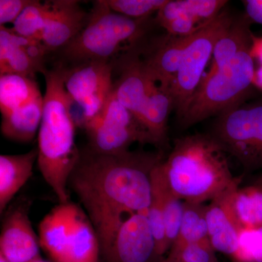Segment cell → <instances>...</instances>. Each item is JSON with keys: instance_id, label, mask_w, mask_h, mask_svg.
<instances>
[{"instance_id": "cell-1", "label": "cell", "mask_w": 262, "mask_h": 262, "mask_svg": "<svg viewBox=\"0 0 262 262\" xmlns=\"http://www.w3.org/2000/svg\"><path fill=\"white\" fill-rule=\"evenodd\" d=\"M165 158V152L159 149L116 155L100 154L88 146L80 150L69 187L94 225L101 254L129 217L148 213L151 173Z\"/></svg>"}, {"instance_id": "cell-2", "label": "cell", "mask_w": 262, "mask_h": 262, "mask_svg": "<svg viewBox=\"0 0 262 262\" xmlns=\"http://www.w3.org/2000/svg\"><path fill=\"white\" fill-rule=\"evenodd\" d=\"M43 75L46 89L38 131V168L59 203H67L71 201L69 181L80 156L75 144V103L63 84V63Z\"/></svg>"}, {"instance_id": "cell-3", "label": "cell", "mask_w": 262, "mask_h": 262, "mask_svg": "<svg viewBox=\"0 0 262 262\" xmlns=\"http://www.w3.org/2000/svg\"><path fill=\"white\" fill-rule=\"evenodd\" d=\"M160 167L170 192L187 203L213 201L241 182L231 172L227 153L210 134L176 139Z\"/></svg>"}, {"instance_id": "cell-4", "label": "cell", "mask_w": 262, "mask_h": 262, "mask_svg": "<svg viewBox=\"0 0 262 262\" xmlns=\"http://www.w3.org/2000/svg\"><path fill=\"white\" fill-rule=\"evenodd\" d=\"M157 25L155 17L128 18L115 13L106 0L94 2L89 21L83 30L61 50L71 65L91 61H114L120 53L139 47Z\"/></svg>"}, {"instance_id": "cell-5", "label": "cell", "mask_w": 262, "mask_h": 262, "mask_svg": "<svg viewBox=\"0 0 262 262\" xmlns=\"http://www.w3.org/2000/svg\"><path fill=\"white\" fill-rule=\"evenodd\" d=\"M251 47L239 52L218 70L207 73L179 118L183 127L192 126L208 117H217L246 102L254 79Z\"/></svg>"}, {"instance_id": "cell-6", "label": "cell", "mask_w": 262, "mask_h": 262, "mask_svg": "<svg viewBox=\"0 0 262 262\" xmlns=\"http://www.w3.org/2000/svg\"><path fill=\"white\" fill-rule=\"evenodd\" d=\"M41 248L52 262H101L94 225L80 205L59 203L39 225Z\"/></svg>"}, {"instance_id": "cell-7", "label": "cell", "mask_w": 262, "mask_h": 262, "mask_svg": "<svg viewBox=\"0 0 262 262\" xmlns=\"http://www.w3.org/2000/svg\"><path fill=\"white\" fill-rule=\"evenodd\" d=\"M210 135L246 171L262 169V101L244 102L221 114Z\"/></svg>"}, {"instance_id": "cell-8", "label": "cell", "mask_w": 262, "mask_h": 262, "mask_svg": "<svg viewBox=\"0 0 262 262\" xmlns=\"http://www.w3.org/2000/svg\"><path fill=\"white\" fill-rule=\"evenodd\" d=\"M234 19L225 8L216 18L189 37L178 73L170 88L179 119L203 80L215 43L232 25Z\"/></svg>"}, {"instance_id": "cell-9", "label": "cell", "mask_w": 262, "mask_h": 262, "mask_svg": "<svg viewBox=\"0 0 262 262\" xmlns=\"http://www.w3.org/2000/svg\"><path fill=\"white\" fill-rule=\"evenodd\" d=\"M83 128L89 138L88 147L100 154L127 152L136 142L155 146L147 130L119 102L113 91L101 114Z\"/></svg>"}, {"instance_id": "cell-10", "label": "cell", "mask_w": 262, "mask_h": 262, "mask_svg": "<svg viewBox=\"0 0 262 262\" xmlns=\"http://www.w3.org/2000/svg\"><path fill=\"white\" fill-rule=\"evenodd\" d=\"M115 63L108 61L82 62L67 67L63 63V84L81 113L83 127L101 114L113 93Z\"/></svg>"}, {"instance_id": "cell-11", "label": "cell", "mask_w": 262, "mask_h": 262, "mask_svg": "<svg viewBox=\"0 0 262 262\" xmlns=\"http://www.w3.org/2000/svg\"><path fill=\"white\" fill-rule=\"evenodd\" d=\"M103 262H163L150 228L147 213L131 215L117 230L101 253Z\"/></svg>"}, {"instance_id": "cell-12", "label": "cell", "mask_w": 262, "mask_h": 262, "mask_svg": "<svg viewBox=\"0 0 262 262\" xmlns=\"http://www.w3.org/2000/svg\"><path fill=\"white\" fill-rule=\"evenodd\" d=\"M28 202H22L7 211L0 234V256L8 262H29L40 255L39 235L29 218Z\"/></svg>"}, {"instance_id": "cell-13", "label": "cell", "mask_w": 262, "mask_h": 262, "mask_svg": "<svg viewBox=\"0 0 262 262\" xmlns=\"http://www.w3.org/2000/svg\"><path fill=\"white\" fill-rule=\"evenodd\" d=\"M48 52L40 41L15 34L11 28L0 27V76L17 75L34 77L44 73Z\"/></svg>"}, {"instance_id": "cell-14", "label": "cell", "mask_w": 262, "mask_h": 262, "mask_svg": "<svg viewBox=\"0 0 262 262\" xmlns=\"http://www.w3.org/2000/svg\"><path fill=\"white\" fill-rule=\"evenodd\" d=\"M142 47L134 48L118 58L120 76L114 83L113 89L119 102L139 122L150 90L156 82L148 75L141 61Z\"/></svg>"}, {"instance_id": "cell-15", "label": "cell", "mask_w": 262, "mask_h": 262, "mask_svg": "<svg viewBox=\"0 0 262 262\" xmlns=\"http://www.w3.org/2000/svg\"><path fill=\"white\" fill-rule=\"evenodd\" d=\"M42 42L48 53L61 51L78 36L89 21V13L75 0L50 1Z\"/></svg>"}, {"instance_id": "cell-16", "label": "cell", "mask_w": 262, "mask_h": 262, "mask_svg": "<svg viewBox=\"0 0 262 262\" xmlns=\"http://www.w3.org/2000/svg\"><path fill=\"white\" fill-rule=\"evenodd\" d=\"M189 37L166 33L144 45L141 61L148 75L157 83L170 89L178 73Z\"/></svg>"}, {"instance_id": "cell-17", "label": "cell", "mask_w": 262, "mask_h": 262, "mask_svg": "<svg viewBox=\"0 0 262 262\" xmlns=\"http://www.w3.org/2000/svg\"><path fill=\"white\" fill-rule=\"evenodd\" d=\"M236 189L215 198L206 206L208 238L212 247L235 261L238 257L241 234L244 230L231 203V194Z\"/></svg>"}, {"instance_id": "cell-18", "label": "cell", "mask_w": 262, "mask_h": 262, "mask_svg": "<svg viewBox=\"0 0 262 262\" xmlns=\"http://www.w3.org/2000/svg\"><path fill=\"white\" fill-rule=\"evenodd\" d=\"M174 110L173 96L170 89L155 82L139 117V122L147 130L159 150L168 146V120Z\"/></svg>"}, {"instance_id": "cell-19", "label": "cell", "mask_w": 262, "mask_h": 262, "mask_svg": "<svg viewBox=\"0 0 262 262\" xmlns=\"http://www.w3.org/2000/svg\"><path fill=\"white\" fill-rule=\"evenodd\" d=\"M38 149L20 155L0 156V213L3 215L15 194L32 177Z\"/></svg>"}, {"instance_id": "cell-20", "label": "cell", "mask_w": 262, "mask_h": 262, "mask_svg": "<svg viewBox=\"0 0 262 262\" xmlns=\"http://www.w3.org/2000/svg\"><path fill=\"white\" fill-rule=\"evenodd\" d=\"M42 112L43 96L40 94L24 106L2 116V134L11 141L30 142L39 131Z\"/></svg>"}, {"instance_id": "cell-21", "label": "cell", "mask_w": 262, "mask_h": 262, "mask_svg": "<svg viewBox=\"0 0 262 262\" xmlns=\"http://www.w3.org/2000/svg\"><path fill=\"white\" fill-rule=\"evenodd\" d=\"M251 24L246 14L234 17L232 25L215 43L208 73L227 64L239 52L251 47L254 35L251 30Z\"/></svg>"}, {"instance_id": "cell-22", "label": "cell", "mask_w": 262, "mask_h": 262, "mask_svg": "<svg viewBox=\"0 0 262 262\" xmlns=\"http://www.w3.org/2000/svg\"><path fill=\"white\" fill-rule=\"evenodd\" d=\"M232 209L244 229L262 227V178L252 184L238 187L231 194Z\"/></svg>"}, {"instance_id": "cell-23", "label": "cell", "mask_w": 262, "mask_h": 262, "mask_svg": "<svg viewBox=\"0 0 262 262\" xmlns=\"http://www.w3.org/2000/svg\"><path fill=\"white\" fill-rule=\"evenodd\" d=\"M160 163L151 173V196L147 218L158 254L165 258V255L168 253L165 233V201L168 185L160 169Z\"/></svg>"}, {"instance_id": "cell-24", "label": "cell", "mask_w": 262, "mask_h": 262, "mask_svg": "<svg viewBox=\"0 0 262 262\" xmlns=\"http://www.w3.org/2000/svg\"><path fill=\"white\" fill-rule=\"evenodd\" d=\"M41 94L32 77L17 75L0 76V111L2 116L24 106Z\"/></svg>"}, {"instance_id": "cell-25", "label": "cell", "mask_w": 262, "mask_h": 262, "mask_svg": "<svg viewBox=\"0 0 262 262\" xmlns=\"http://www.w3.org/2000/svg\"><path fill=\"white\" fill-rule=\"evenodd\" d=\"M155 19L158 27L168 34L178 37H189L203 28L188 14L182 0H168L156 13Z\"/></svg>"}, {"instance_id": "cell-26", "label": "cell", "mask_w": 262, "mask_h": 262, "mask_svg": "<svg viewBox=\"0 0 262 262\" xmlns=\"http://www.w3.org/2000/svg\"><path fill=\"white\" fill-rule=\"evenodd\" d=\"M206 239H209L206 221V206L203 203L185 202L184 216L178 237L170 248L182 247Z\"/></svg>"}, {"instance_id": "cell-27", "label": "cell", "mask_w": 262, "mask_h": 262, "mask_svg": "<svg viewBox=\"0 0 262 262\" xmlns=\"http://www.w3.org/2000/svg\"><path fill=\"white\" fill-rule=\"evenodd\" d=\"M50 1L32 0L13 23L12 30L20 37L42 42L43 29L47 20Z\"/></svg>"}, {"instance_id": "cell-28", "label": "cell", "mask_w": 262, "mask_h": 262, "mask_svg": "<svg viewBox=\"0 0 262 262\" xmlns=\"http://www.w3.org/2000/svg\"><path fill=\"white\" fill-rule=\"evenodd\" d=\"M209 239L172 248L163 262H220Z\"/></svg>"}, {"instance_id": "cell-29", "label": "cell", "mask_w": 262, "mask_h": 262, "mask_svg": "<svg viewBox=\"0 0 262 262\" xmlns=\"http://www.w3.org/2000/svg\"><path fill=\"white\" fill-rule=\"evenodd\" d=\"M168 0H106V3L115 13L128 18H149L165 5Z\"/></svg>"}, {"instance_id": "cell-30", "label": "cell", "mask_w": 262, "mask_h": 262, "mask_svg": "<svg viewBox=\"0 0 262 262\" xmlns=\"http://www.w3.org/2000/svg\"><path fill=\"white\" fill-rule=\"evenodd\" d=\"M184 208L185 202L174 195L168 187L165 201V242L168 252L178 237Z\"/></svg>"}, {"instance_id": "cell-31", "label": "cell", "mask_w": 262, "mask_h": 262, "mask_svg": "<svg viewBox=\"0 0 262 262\" xmlns=\"http://www.w3.org/2000/svg\"><path fill=\"white\" fill-rule=\"evenodd\" d=\"M188 14L201 27H205L225 9V0H182Z\"/></svg>"}, {"instance_id": "cell-32", "label": "cell", "mask_w": 262, "mask_h": 262, "mask_svg": "<svg viewBox=\"0 0 262 262\" xmlns=\"http://www.w3.org/2000/svg\"><path fill=\"white\" fill-rule=\"evenodd\" d=\"M237 262H262V227L244 229Z\"/></svg>"}, {"instance_id": "cell-33", "label": "cell", "mask_w": 262, "mask_h": 262, "mask_svg": "<svg viewBox=\"0 0 262 262\" xmlns=\"http://www.w3.org/2000/svg\"><path fill=\"white\" fill-rule=\"evenodd\" d=\"M32 0H0V26L13 24Z\"/></svg>"}, {"instance_id": "cell-34", "label": "cell", "mask_w": 262, "mask_h": 262, "mask_svg": "<svg viewBox=\"0 0 262 262\" xmlns=\"http://www.w3.org/2000/svg\"><path fill=\"white\" fill-rule=\"evenodd\" d=\"M251 54L255 65L253 85L262 91V37L253 35Z\"/></svg>"}, {"instance_id": "cell-35", "label": "cell", "mask_w": 262, "mask_h": 262, "mask_svg": "<svg viewBox=\"0 0 262 262\" xmlns=\"http://www.w3.org/2000/svg\"><path fill=\"white\" fill-rule=\"evenodd\" d=\"M243 4L250 20L262 25V0H244Z\"/></svg>"}, {"instance_id": "cell-36", "label": "cell", "mask_w": 262, "mask_h": 262, "mask_svg": "<svg viewBox=\"0 0 262 262\" xmlns=\"http://www.w3.org/2000/svg\"><path fill=\"white\" fill-rule=\"evenodd\" d=\"M29 262H52L50 261H47V260L44 259L41 256H37V258H34L32 261Z\"/></svg>"}, {"instance_id": "cell-37", "label": "cell", "mask_w": 262, "mask_h": 262, "mask_svg": "<svg viewBox=\"0 0 262 262\" xmlns=\"http://www.w3.org/2000/svg\"><path fill=\"white\" fill-rule=\"evenodd\" d=\"M0 262H8V261H7L6 260H5V258L3 257V256H0Z\"/></svg>"}, {"instance_id": "cell-38", "label": "cell", "mask_w": 262, "mask_h": 262, "mask_svg": "<svg viewBox=\"0 0 262 262\" xmlns=\"http://www.w3.org/2000/svg\"><path fill=\"white\" fill-rule=\"evenodd\" d=\"M261 178H262V175H261Z\"/></svg>"}]
</instances>
